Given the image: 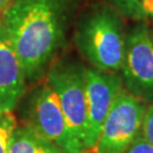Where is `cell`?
Wrapping results in <instances>:
<instances>
[{
    "label": "cell",
    "instance_id": "cell-7",
    "mask_svg": "<svg viewBox=\"0 0 153 153\" xmlns=\"http://www.w3.org/2000/svg\"><path fill=\"white\" fill-rule=\"evenodd\" d=\"M124 83L120 74L101 71L91 66L85 71L86 94V150L94 148L107 115L121 90Z\"/></svg>",
    "mask_w": 153,
    "mask_h": 153
},
{
    "label": "cell",
    "instance_id": "cell-9",
    "mask_svg": "<svg viewBox=\"0 0 153 153\" xmlns=\"http://www.w3.org/2000/svg\"><path fill=\"white\" fill-rule=\"evenodd\" d=\"M8 153H66L57 144L36 134L25 125H18L11 137Z\"/></svg>",
    "mask_w": 153,
    "mask_h": 153
},
{
    "label": "cell",
    "instance_id": "cell-14",
    "mask_svg": "<svg viewBox=\"0 0 153 153\" xmlns=\"http://www.w3.org/2000/svg\"><path fill=\"white\" fill-rule=\"evenodd\" d=\"M144 10L148 18L151 17L153 19V0H144Z\"/></svg>",
    "mask_w": 153,
    "mask_h": 153
},
{
    "label": "cell",
    "instance_id": "cell-13",
    "mask_svg": "<svg viewBox=\"0 0 153 153\" xmlns=\"http://www.w3.org/2000/svg\"><path fill=\"white\" fill-rule=\"evenodd\" d=\"M124 153H153V145L140 134Z\"/></svg>",
    "mask_w": 153,
    "mask_h": 153
},
{
    "label": "cell",
    "instance_id": "cell-16",
    "mask_svg": "<svg viewBox=\"0 0 153 153\" xmlns=\"http://www.w3.org/2000/svg\"><path fill=\"white\" fill-rule=\"evenodd\" d=\"M2 22H4V16H2V15H0V27L2 26Z\"/></svg>",
    "mask_w": 153,
    "mask_h": 153
},
{
    "label": "cell",
    "instance_id": "cell-3",
    "mask_svg": "<svg viewBox=\"0 0 153 153\" xmlns=\"http://www.w3.org/2000/svg\"><path fill=\"white\" fill-rule=\"evenodd\" d=\"M18 104L22 125L57 144L66 153H85L71 135L57 93L45 78L35 83Z\"/></svg>",
    "mask_w": 153,
    "mask_h": 153
},
{
    "label": "cell",
    "instance_id": "cell-11",
    "mask_svg": "<svg viewBox=\"0 0 153 153\" xmlns=\"http://www.w3.org/2000/svg\"><path fill=\"white\" fill-rule=\"evenodd\" d=\"M18 126L14 111L0 110V153H8L9 144Z\"/></svg>",
    "mask_w": 153,
    "mask_h": 153
},
{
    "label": "cell",
    "instance_id": "cell-5",
    "mask_svg": "<svg viewBox=\"0 0 153 153\" xmlns=\"http://www.w3.org/2000/svg\"><path fill=\"white\" fill-rule=\"evenodd\" d=\"M148 103L121 90L107 115L100 135L90 153H124L142 131Z\"/></svg>",
    "mask_w": 153,
    "mask_h": 153
},
{
    "label": "cell",
    "instance_id": "cell-2",
    "mask_svg": "<svg viewBox=\"0 0 153 153\" xmlns=\"http://www.w3.org/2000/svg\"><path fill=\"white\" fill-rule=\"evenodd\" d=\"M74 42L91 67L120 74L126 31L124 16L114 6L95 2L88 7L77 19Z\"/></svg>",
    "mask_w": 153,
    "mask_h": 153
},
{
    "label": "cell",
    "instance_id": "cell-6",
    "mask_svg": "<svg viewBox=\"0 0 153 153\" xmlns=\"http://www.w3.org/2000/svg\"><path fill=\"white\" fill-rule=\"evenodd\" d=\"M120 76L126 91L146 103L153 102V31L145 21L126 32Z\"/></svg>",
    "mask_w": 153,
    "mask_h": 153
},
{
    "label": "cell",
    "instance_id": "cell-8",
    "mask_svg": "<svg viewBox=\"0 0 153 153\" xmlns=\"http://www.w3.org/2000/svg\"><path fill=\"white\" fill-rule=\"evenodd\" d=\"M26 76L4 26L0 27V110L14 111L26 93Z\"/></svg>",
    "mask_w": 153,
    "mask_h": 153
},
{
    "label": "cell",
    "instance_id": "cell-12",
    "mask_svg": "<svg viewBox=\"0 0 153 153\" xmlns=\"http://www.w3.org/2000/svg\"><path fill=\"white\" fill-rule=\"evenodd\" d=\"M141 134L153 145V102H150L146 105Z\"/></svg>",
    "mask_w": 153,
    "mask_h": 153
},
{
    "label": "cell",
    "instance_id": "cell-10",
    "mask_svg": "<svg viewBox=\"0 0 153 153\" xmlns=\"http://www.w3.org/2000/svg\"><path fill=\"white\" fill-rule=\"evenodd\" d=\"M108 4L114 6L126 18L135 22L146 21V13L144 10V0H108Z\"/></svg>",
    "mask_w": 153,
    "mask_h": 153
},
{
    "label": "cell",
    "instance_id": "cell-15",
    "mask_svg": "<svg viewBox=\"0 0 153 153\" xmlns=\"http://www.w3.org/2000/svg\"><path fill=\"white\" fill-rule=\"evenodd\" d=\"M14 0H0V15H5V13L8 10V8L11 6Z\"/></svg>",
    "mask_w": 153,
    "mask_h": 153
},
{
    "label": "cell",
    "instance_id": "cell-1",
    "mask_svg": "<svg viewBox=\"0 0 153 153\" xmlns=\"http://www.w3.org/2000/svg\"><path fill=\"white\" fill-rule=\"evenodd\" d=\"M81 0H14L2 26L25 71L26 81L43 79L67 44Z\"/></svg>",
    "mask_w": 153,
    "mask_h": 153
},
{
    "label": "cell",
    "instance_id": "cell-4",
    "mask_svg": "<svg viewBox=\"0 0 153 153\" xmlns=\"http://www.w3.org/2000/svg\"><path fill=\"white\" fill-rule=\"evenodd\" d=\"M85 71L86 66L79 59L65 56L52 62L44 78L57 93L74 140L88 153Z\"/></svg>",
    "mask_w": 153,
    "mask_h": 153
}]
</instances>
